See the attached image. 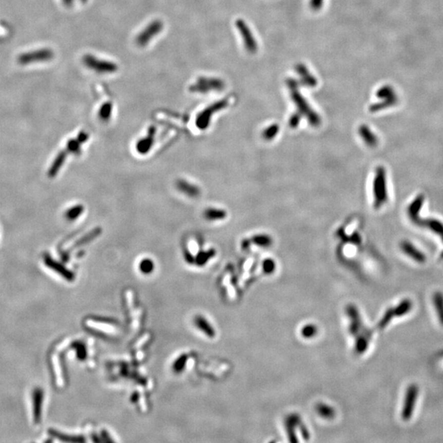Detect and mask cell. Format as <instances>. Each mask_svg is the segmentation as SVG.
<instances>
[{
  "instance_id": "obj_1",
  "label": "cell",
  "mask_w": 443,
  "mask_h": 443,
  "mask_svg": "<svg viewBox=\"0 0 443 443\" xmlns=\"http://www.w3.org/2000/svg\"><path fill=\"white\" fill-rule=\"evenodd\" d=\"M291 91V97L297 107L300 114H303L307 117L308 121L312 126H317L321 122L320 117L317 112L310 108L307 101L303 97L302 95L298 91L297 86L295 87H289Z\"/></svg>"
},
{
  "instance_id": "obj_2",
  "label": "cell",
  "mask_w": 443,
  "mask_h": 443,
  "mask_svg": "<svg viewBox=\"0 0 443 443\" xmlns=\"http://www.w3.org/2000/svg\"><path fill=\"white\" fill-rule=\"evenodd\" d=\"M374 206L379 209L388 200L386 172L383 167L377 169L374 182Z\"/></svg>"
},
{
  "instance_id": "obj_3",
  "label": "cell",
  "mask_w": 443,
  "mask_h": 443,
  "mask_svg": "<svg viewBox=\"0 0 443 443\" xmlns=\"http://www.w3.org/2000/svg\"><path fill=\"white\" fill-rule=\"evenodd\" d=\"M55 57V53L48 48L39 49L22 53L17 57V62L22 66L33 64L36 62H48Z\"/></svg>"
},
{
  "instance_id": "obj_4",
  "label": "cell",
  "mask_w": 443,
  "mask_h": 443,
  "mask_svg": "<svg viewBox=\"0 0 443 443\" xmlns=\"http://www.w3.org/2000/svg\"><path fill=\"white\" fill-rule=\"evenodd\" d=\"M83 63L88 68L98 73H113L117 71V65L116 63L106 60L100 59L91 55L84 56Z\"/></svg>"
},
{
  "instance_id": "obj_5",
  "label": "cell",
  "mask_w": 443,
  "mask_h": 443,
  "mask_svg": "<svg viewBox=\"0 0 443 443\" xmlns=\"http://www.w3.org/2000/svg\"><path fill=\"white\" fill-rule=\"evenodd\" d=\"M224 86L225 84L220 79L200 77L196 81V83L190 87V91L198 93H207L210 91H221Z\"/></svg>"
},
{
  "instance_id": "obj_6",
  "label": "cell",
  "mask_w": 443,
  "mask_h": 443,
  "mask_svg": "<svg viewBox=\"0 0 443 443\" xmlns=\"http://www.w3.org/2000/svg\"><path fill=\"white\" fill-rule=\"evenodd\" d=\"M163 28L164 24L161 21H153L137 36L136 39V44L141 47H145L152 39L155 38V36L162 31Z\"/></svg>"
},
{
  "instance_id": "obj_7",
  "label": "cell",
  "mask_w": 443,
  "mask_h": 443,
  "mask_svg": "<svg viewBox=\"0 0 443 443\" xmlns=\"http://www.w3.org/2000/svg\"><path fill=\"white\" fill-rule=\"evenodd\" d=\"M228 105V101L226 100H220L218 102L215 103L214 105H210V107H208L206 110H204L200 112L196 119V125L200 129H205L209 126L210 119L212 117L213 113L220 111V110H223L224 108H226Z\"/></svg>"
},
{
  "instance_id": "obj_8",
  "label": "cell",
  "mask_w": 443,
  "mask_h": 443,
  "mask_svg": "<svg viewBox=\"0 0 443 443\" xmlns=\"http://www.w3.org/2000/svg\"><path fill=\"white\" fill-rule=\"evenodd\" d=\"M236 26L238 29L239 32L241 33L243 39L244 45L247 50L248 52L255 54L258 50L257 42L255 41V37L253 36L252 32L249 28L246 22L243 20H236Z\"/></svg>"
},
{
  "instance_id": "obj_9",
  "label": "cell",
  "mask_w": 443,
  "mask_h": 443,
  "mask_svg": "<svg viewBox=\"0 0 443 443\" xmlns=\"http://www.w3.org/2000/svg\"><path fill=\"white\" fill-rule=\"evenodd\" d=\"M417 395L418 388L415 385H412V386H410L408 388L406 395H405V405H404V408H403V419L408 420L411 417L414 407H415V403Z\"/></svg>"
},
{
  "instance_id": "obj_10",
  "label": "cell",
  "mask_w": 443,
  "mask_h": 443,
  "mask_svg": "<svg viewBox=\"0 0 443 443\" xmlns=\"http://www.w3.org/2000/svg\"><path fill=\"white\" fill-rule=\"evenodd\" d=\"M295 71L300 76V83L304 86L315 87L317 86L318 81L315 76L310 73L307 67L303 63H298L295 66Z\"/></svg>"
},
{
  "instance_id": "obj_11",
  "label": "cell",
  "mask_w": 443,
  "mask_h": 443,
  "mask_svg": "<svg viewBox=\"0 0 443 443\" xmlns=\"http://www.w3.org/2000/svg\"><path fill=\"white\" fill-rule=\"evenodd\" d=\"M400 248L403 250V252H405V255L412 258L413 260L417 261L419 263H424L425 261V256L424 254L419 251L417 248H415L413 246L412 244L408 242V241H403Z\"/></svg>"
},
{
  "instance_id": "obj_12",
  "label": "cell",
  "mask_w": 443,
  "mask_h": 443,
  "mask_svg": "<svg viewBox=\"0 0 443 443\" xmlns=\"http://www.w3.org/2000/svg\"><path fill=\"white\" fill-rule=\"evenodd\" d=\"M43 391L41 388H36L33 392V413L35 422L38 423L41 417V407L43 401Z\"/></svg>"
},
{
  "instance_id": "obj_13",
  "label": "cell",
  "mask_w": 443,
  "mask_h": 443,
  "mask_svg": "<svg viewBox=\"0 0 443 443\" xmlns=\"http://www.w3.org/2000/svg\"><path fill=\"white\" fill-rule=\"evenodd\" d=\"M359 132L363 140L365 141V144L369 146H375L378 142L377 137L374 135V132L369 129V126L366 125H362L360 126L359 129Z\"/></svg>"
},
{
  "instance_id": "obj_14",
  "label": "cell",
  "mask_w": 443,
  "mask_h": 443,
  "mask_svg": "<svg viewBox=\"0 0 443 443\" xmlns=\"http://www.w3.org/2000/svg\"><path fill=\"white\" fill-rule=\"evenodd\" d=\"M44 260H45L46 265H47L48 267H50V269H52L53 270L57 272L58 274L65 277L66 278H70V277H71V274H70V272L67 271L64 267H62V265L58 264V263L56 262L55 260H53L52 258L50 257V255H45Z\"/></svg>"
},
{
  "instance_id": "obj_15",
  "label": "cell",
  "mask_w": 443,
  "mask_h": 443,
  "mask_svg": "<svg viewBox=\"0 0 443 443\" xmlns=\"http://www.w3.org/2000/svg\"><path fill=\"white\" fill-rule=\"evenodd\" d=\"M398 102V96L394 97V98L387 99V100H382L381 102L377 103L374 105H371L369 108V111L372 112H379L381 110H385L387 108L391 107L396 105Z\"/></svg>"
},
{
  "instance_id": "obj_16",
  "label": "cell",
  "mask_w": 443,
  "mask_h": 443,
  "mask_svg": "<svg viewBox=\"0 0 443 443\" xmlns=\"http://www.w3.org/2000/svg\"><path fill=\"white\" fill-rule=\"evenodd\" d=\"M376 96L381 100H387V99L394 98L396 97L397 95L395 93V90L393 87L389 85H385L382 86L381 88H379L376 92Z\"/></svg>"
},
{
  "instance_id": "obj_17",
  "label": "cell",
  "mask_w": 443,
  "mask_h": 443,
  "mask_svg": "<svg viewBox=\"0 0 443 443\" xmlns=\"http://www.w3.org/2000/svg\"><path fill=\"white\" fill-rule=\"evenodd\" d=\"M65 156H66L65 153H60L59 155H57V158L55 159V162L53 163L52 166L49 170V176L53 177L59 171L60 167H62V165L64 162Z\"/></svg>"
},
{
  "instance_id": "obj_18",
  "label": "cell",
  "mask_w": 443,
  "mask_h": 443,
  "mask_svg": "<svg viewBox=\"0 0 443 443\" xmlns=\"http://www.w3.org/2000/svg\"><path fill=\"white\" fill-rule=\"evenodd\" d=\"M177 186L180 189V191H182L184 193H186L188 196H192V197L198 196L199 192H200L199 189L196 186H192V185L187 183L186 181H179L178 183H177Z\"/></svg>"
},
{
  "instance_id": "obj_19",
  "label": "cell",
  "mask_w": 443,
  "mask_h": 443,
  "mask_svg": "<svg viewBox=\"0 0 443 443\" xmlns=\"http://www.w3.org/2000/svg\"><path fill=\"white\" fill-rule=\"evenodd\" d=\"M205 216L209 220H222L226 217V213L223 210L210 209L205 211Z\"/></svg>"
},
{
  "instance_id": "obj_20",
  "label": "cell",
  "mask_w": 443,
  "mask_h": 443,
  "mask_svg": "<svg viewBox=\"0 0 443 443\" xmlns=\"http://www.w3.org/2000/svg\"><path fill=\"white\" fill-rule=\"evenodd\" d=\"M434 305L438 311L439 320L443 325V295L441 293H436L434 297Z\"/></svg>"
},
{
  "instance_id": "obj_21",
  "label": "cell",
  "mask_w": 443,
  "mask_h": 443,
  "mask_svg": "<svg viewBox=\"0 0 443 443\" xmlns=\"http://www.w3.org/2000/svg\"><path fill=\"white\" fill-rule=\"evenodd\" d=\"M423 203H424V198L422 196H419L411 204L410 208H409V214H410V215H411V217L414 218L416 215H419V210H421Z\"/></svg>"
},
{
  "instance_id": "obj_22",
  "label": "cell",
  "mask_w": 443,
  "mask_h": 443,
  "mask_svg": "<svg viewBox=\"0 0 443 443\" xmlns=\"http://www.w3.org/2000/svg\"><path fill=\"white\" fill-rule=\"evenodd\" d=\"M253 241L257 246H261V247H268L272 244L271 238L267 235H256L254 236Z\"/></svg>"
},
{
  "instance_id": "obj_23",
  "label": "cell",
  "mask_w": 443,
  "mask_h": 443,
  "mask_svg": "<svg viewBox=\"0 0 443 443\" xmlns=\"http://www.w3.org/2000/svg\"><path fill=\"white\" fill-rule=\"evenodd\" d=\"M410 309H411V302L410 300H404L400 303L395 310H394V314L396 316H402V315H405Z\"/></svg>"
},
{
  "instance_id": "obj_24",
  "label": "cell",
  "mask_w": 443,
  "mask_h": 443,
  "mask_svg": "<svg viewBox=\"0 0 443 443\" xmlns=\"http://www.w3.org/2000/svg\"><path fill=\"white\" fill-rule=\"evenodd\" d=\"M317 411L321 416L326 418V419H331V418L333 417L334 414H335L332 408L329 407L328 405H318Z\"/></svg>"
},
{
  "instance_id": "obj_25",
  "label": "cell",
  "mask_w": 443,
  "mask_h": 443,
  "mask_svg": "<svg viewBox=\"0 0 443 443\" xmlns=\"http://www.w3.org/2000/svg\"><path fill=\"white\" fill-rule=\"evenodd\" d=\"M279 127L277 124H274V125H271V126H269L267 128L265 129L264 132H263V137L265 139V140H272V139L274 138L275 136H276L278 132Z\"/></svg>"
},
{
  "instance_id": "obj_26",
  "label": "cell",
  "mask_w": 443,
  "mask_h": 443,
  "mask_svg": "<svg viewBox=\"0 0 443 443\" xmlns=\"http://www.w3.org/2000/svg\"><path fill=\"white\" fill-rule=\"evenodd\" d=\"M428 226H429V228L431 229L432 231L436 232V234H439L443 241V225L442 222L438 221V220H430V221L428 222Z\"/></svg>"
},
{
  "instance_id": "obj_27",
  "label": "cell",
  "mask_w": 443,
  "mask_h": 443,
  "mask_svg": "<svg viewBox=\"0 0 443 443\" xmlns=\"http://www.w3.org/2000/svg\"><path fill=\"white\" fill-rule=\"evenodd\" d=\"M196 324H197L199 328L202 329L203 331L205 332V333H207L209 336H215V331H213L211 327L209 326V324L206 323L205 320H203V318H198V320H196Z\"/></svg>"
},
{
  "instance_id": "obj_28",
  "label": "cell",
  "mask_w": 443,
  "mask_h": 443,
  "mask_svg": "<svg viewBox=\"0 0 443 443\" xmlns=\"http://www.w3.org/2000/svg\"><path fill=\"white\" fill-rule=\"evenodd\" d=\"M111 112H112V105L110 104V103L105 104L100 109V117L103 118V119H108L111 116Z\"/></svg>"
},
{
  "instance_id": "obj_29",
  "label": "cell",
  "mask_w": 443,
  "mask_h": 443,
  "mask_svg": "<svg viewBox=\"0 0 443 443\" xmlns=\"http://www.w3.org/2000/svg\"><path fill=\"white\" fill-rule=\"evenodd\" d=\"M316 332H317V329L314 325H308V326L304 327L302 330H301L302 336L304 337H306V338L312 337V336H315Z\"/></svg>"
},
{
  "instance_id": "obj_30",
  "label": "cell",
  "mask_w": 443,
  "mask_h": 443,
  "mask_svg": "<svg viewBox=\"0 0 443 443\" xmlns=\"http://www.w3.org/2000/svg\"><path fill=\"white\" fill-rule=\"evenodd\" d=\"M82 211H83V208L81 206H76V207L72 208L71 210H68L66 214V216H67V220H73L78 217Z\"/></svg>"
},
{
  "instance_id": "obj_31",
  "label": "cell",
  "mask_w": 443,
  "mask_h": 443,
  "mask_svg": "<svg viewBox=\"0 0 443 443\" xmlns=\"http://www.w3.org/2000/svg\"><path fill=\"white\" fill-rule=\"evenodd\" d=\"M151 144H152V141H151V140H150V139H146V140H143V141H141V142L138 144L137 149H138L139 151L141 153H146V151L150 149Z\"/></svg>"
},
{
  "instance_id": "obj_32",
  "label": "cell",
  "mask_w": 443,
  "mask_h": 443,
  "mask_svg": "<svg viewBox=\"0 0 443 443\" xmlns=\"http://www.w3.org/2000/svg\"><path fill=\"white\" fill-rule=\"evenodd\" d=\"M394 315H395L394 310H388L386 314H385L384 319L380 322V327L384 328V327L386 326L387 324H388L389 321L391 320V318L393 317Z\"/></svg>"
},
{
  "instance_id": "obj_33",
  "label": "cell",
  "mask_w": 443,
  "mask_h": 443,
  "mask_svg": "<svg viewBox=\"0 0 443 443\" xmlns=\"http://www.w3.org/2000/svg\"><path fill=\"white\" fill-rule=\"evenodd\" d=\"M263 267H264V270L267 274H271L272 272L274 271V269H275V264H274L273 260L269 259V260H265Z\"/></svg>"
},
{
  "instance_id": "obj_34",
  "label": "cell",
  "mask_w": 443,
  "mask_h": 443,
  "mask_svg": "<svg viewBox=\"0 0 443 443\" xmlns=\"http://www.w3.org/2000/svg\"><path fill=\"white\" fill-rule=\"evenodd\" d=\"M300 117H301V115H300V112H298V113H294L292 116H291V118H290V126L291 127H296V126L299 125L300 121Z\"/></svg>"
},
{
  "instance_id": "obj_35",
  "label": "cell",
  "mask_w": 443,
  "mask_h": 443,
  "mask_svg": "<svg viewBox=\"0 0 443 443\" xmlns=\"http://www.w3.org/2000/svg\"><path fill=\"white\" fill-rule=\"evenodd\" d=\"M324 4V0H310V7L314 11H319Z\"/></svg>"
},
{
  "instance_id": "obj_36",
  "label": "cell",
  "mask_w": 443,
  "mask_h": 443,
  "mask_svg": "<svg viewBox=\"0 0 443 443\" xmlns=\"http://www.w3.org/2000/svg\"><path fill=\"white\" fill-rule=\"evenodd\" d=\"M368 343L365 338L362 337V338L359 339V341H357V344H356V350L359 351V352H363L364 350H365V349L367 348Z\"/></svg>"
},
{
  "instance_id": "obj_37",
  "label": "cell",
  "mask_w": 443,
  "mask_h": 443,
  "mask_svg": "<svg viewBox=\"0 0 443 443\" xmlns=\"http://www.w3.org/2000/svg\"><path fill=\"white\" fill-rule=\"evenodd\" d=\"M153 269V264L150 260H144L143 262L141 264V270L144 273H149Z\"/></svg>"
},
{
  "instance_id": "obj_38",
  "label": "cell",
  "mask_w": 443,
  "mask_h": 443,
  "mask_svg": "<svg viewBox=\"0 0 443 443\" xmlns=\"http://www.w3.org/2000/svg\"><path fill=\"white\" fill-rule=\"evenodd\" d=\"M79 148H80V146H79L78 141H75V140L70 141L69 142H68V144H67V149H68V150L71 151V152H77Z\"/></svg>"
},
{
  "instance_id": "obj_39",
  "label": "cell",
  "mask_w": 443,
  "mask_h": 443,
  "mask_svg": "<svg viewBox=\"0 0 443 443\" xmlns=\"http://www.w3.org/2000/svg\"><path fill=\"white\" fill-rule=\"evenodd\" d=\"M62 2L66 6L70 7V6H72L73 4L74 0H62Z\"/></svg>"
},
{
  "instance_id": "obj_40",
  "label": "cell",
  "mask_w": 443,
  "mask_h": 443,
  "mask_svg": "<svg viewBox=\"0 0 443 443\" xmlns=\"http://www.w3.org/2000/svg\"><path fill=\"white\" fill-rule=\"evenodd\" d=\"M81 2H87V0H81Z\"/></svg>"
}]
</instances>
